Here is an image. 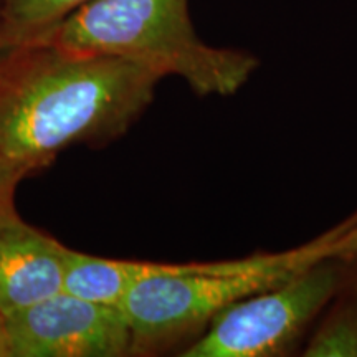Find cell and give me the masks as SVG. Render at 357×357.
<instances>
[{"instance_id":"277c9868","label":"cell","mask_w":357,"mask_h":357,"mask_svg":"<svg viewBox=\"0 0 357 357\" xmlns=\"http://www.w3.org/2000/svg\"><path fill=\"white\" fill-rule=\"evenodd\" d=\"M8 357L131 356V329L121 306L60 291L6 316Z\"/></svg>"},{"instance_id":"9c48e42d","label":"cell","mask_w":357,"mask_h":357,"mask_svg":"<svg viewBox=\"0 0 357 357\" xmlns=\"http://www.w3.org/2000/svg\"><path fill=\"white\" fill-rule=\"evenodd\" d=\"M25 172L12 166L0 155V213L13 207V195L22 178H25Z\"/></svg>"},{"instance_id":"6da1fadb","label":"cell","mask_w":357,"mask_h":357,"mask_svg":"<svg viewBox=\"0 0 357 357\" xmlns=\"http://www.w3.org/2000/svg\"><path fill=\"white\" fill-rule=\"evenodd\" d=\"M159 73L121 56L35 42L0 60V155L32 176L61 151L102 147L153 102Z\"/></svg>"},{"instance_id":"8992f818","label":"cell","mask_w":357,"mask_h":357,"mask_svg":"<svg viewBox=\"0 0 357 357\" xmlns=\"http://www.w3.org/2000/svg\"><path fill=\"white\" fill-rule=\"evenodd\" d=\"M164 263L114 260L65 247L63 291L101 305L119 306L141 280L162 270Z\"/></svg>"},{"instance_id":"3957f363","label":"cell","mask_w":357,"mask_h":357,"mask_svg":"<svg viewBox=\"0 0 357 357\" xmlns=\"http://www.w3.org/2000/svg\"><path fill=\"white\" fill-rule=\"evenodd\" d=\"M351 260L331 258L227 306L182 357L283 356L344 287Z\"/></svg>"},{"instance_id":"30bf717a","label":"cell","mask_w":357,"mask_h":357,"mask_svg":"<svg viewBox=\"0 0 357 357\" xmlns=\"http://www.w3.org/2000/svg\"><path fill=\"white\" fill-rule=\"evenodd\" d=\"M3 2L6 0H0V60L12 50V47L6 38V30H3Z\"/></svg>"},{"instance_id":"7a4b0ae2","label":"cell","mask_w":357,"mask_h":357,"mask_svg":"<svg viewBox=\"0 0 357 357\" xmlns=\"http://www.w3.org/2000/svg\"><path fill=\"white\" fill-rule=\"evenodd\" d=\"M37 42L128 58L162 78L184 79L197 96L235 95L260 66L252 53L205 43L192 25L189 0H91Z\"/></svg>"},{"instance_id":"8fae6325","label":"cell","mask_w":357,"mask_h":357,"mask_svg":"<svg viewBox=\"0 0 357 357\" xmlns=\"http://www.w3.org/2000/svg\"><path fill=\"white\" fill-rule=\"evenodd\" d=\"M0 357H8L6 316H2V314H0Z\"/></svg>"},{"instance_id":"ba28073f","label":"cell","mask_w":357,"mask_h":357,"mask_svg":"<svg viewBox=\"0 0 357 357\" xmlns=\"http://www.w3.org/2000/svg\"><path fill=\"white\" fill-rule=\"evenodd\" d=\"M306 357H357V288L336 303L303 352Z\"/></svg>"},{"instance_id":"52a82bcc","label":"cell","mask_w":357,"mask_h":357,"mask_svg":"<svg viewBox=\"0 0 357 357\" xmlns=\"http://www.w3.org/2000/svg\"><path fill=\"white\" fill-rule=\"evenodd\" d=\"M91 0H6L3 30L12 48L33 43Z\"/></svg>"},{"instance_id":"5b68a950","label":"cell","mask_w":357,"mask_h":357,"mask_svg":"<svg viewBox=\"0 0 357 357\" xmlns=\"http://www.w3.org/2000/svg\"><path fill=\"white\" fill-rule=\"evenodd\" d=\"M65 245L26 223L15 207L0 213V314L63 291Z\"/></svg>"}]
</instances>
